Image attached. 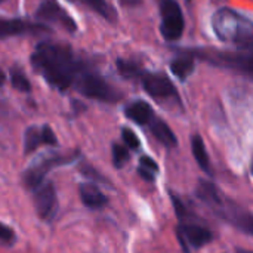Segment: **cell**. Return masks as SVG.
<instances>
[{
	"mask_svg": "<svg viewBox=\"0 0 253 253\" xmlns=\"http://www.w3.org/2000/svg\"><path fill=\"white\" fill-rule=\"evenodd\" d=\"M148 125H150V130H151L153 136L159 142H162L165 147L172 148V147L178 145V139H176L173 130L169 127V125L166 122H163L162 119H153Z\"/></svg>",
	"mask_w": 253,
	"mask_h": 253,
	"instance_id": "16",
	"label": "cell"
},
{
	"mask_svg": "<svg viewBox=\"0 0 253 253\" xmlns=\"http://www.w3.org/2000/svg\"><path fill=\"white\" fill-rule=\"evenodd\" d=\"M83 3L87 4L90 9H93L96 13H99L101 16H104L110 22H114L116 18H117L114 9L105 0H83Z\"/></svg>",
	"mask_w": 253,
	"mask_h": 253,
	"instance_id": "20",
	"label": "cell"
},
{
	"mask_svg": "<svg viewBox=\"0 0 253 253\" xmlns=\"http://www.w3.org/2000/svg\"><path fill=\"white\" fill-rule=\"evenodd\" d=\"M15 239V233L10 227L0 222V240L3 242H12Z\"/></svg>",
	"mask_w": 253,
	"mask_h": 253,
	"instance_id": "27",
	"label": "cell"
},
{
	"mask_svg": "<svg viewBox=\"0 0 253 253\" xmlns=\"http://www.w3.org/2000/svg\"><path fill=\"white\" fill-rule=\"evenodd\" d=\"M36 18L43 22H56L70 33L77 30L74 19L56 0H43L36 10Z\"/></svg>",
	"mask_w": 253,
	"mask_h": 253,
	"instance_id": "9",
	"label": "cell"
},
{
	"mask_svg": "<svg viewBox=\"0 0 253 253\" xmlns=\"http://www.w3.org/2000/svg\"><path fill=\"white\" fill-rule=\"evenodd\" d=\"M191 151H193V156H194V159L197 160L199 166H200L205 172L212 173L209 154H208V151H206V145H205L203 138H202L200 135H193V136H191Z\"/></svg>",
	"mask_w": 253,
	"mask_h": 253,
	"instance_id": "17",
	"label": "cell"
},
{
	"mask_svg": "<svg viewBox=\"0 0 253 253\" xmlns=\"http://www.w3.org/2000/svg\"><path fill=\"white\" fill-rule=\"evenodd\" d=\"M50 28L44 24H34L28 22L25 19H9V18H0V39H7L13 36H21L25 33L40 34V33H49Z\"/></svg>",
	"mask_w": 253,
	"mask_h": 253,
	"instance_id": "11",
	"label": "cell"
},
{
	"mask_svg": "<svg viewBox=\"0 0 253 253\" xmlns=\"http://www.w3.org/2000/svg\"><path fill=\"white\" fill-rule=\"evenodd\" d=\"M70 1H74V0H70Z\"/></svg>",
	"mask_w": 253,
	"mask_h": 253,
	"instance_id": "33",
	"label": "cell"
},
{
	"mask_svg": "<svg viewBox=\"0 0 253 253\" xmlns=\"http://www.w3.org/2000/svg\"><path fill=\"white\" fill-rule=\"evenodd\" d=\"M141 83L144 90L154 99H170L175 98L179 101L178 98V90L175 87V84L170 82V79L163 74V73H151V71H144L141 74Z\"/></svg>",
	"mask_w": 253,
	"mask_h": 253,
	"instance_id": "7",
	"label": "cell"
},
{
	"mask_svg": "<svg viewBox=\"0 0 253 253\" xmlns=\"http://www.w3.org/2000/svg\"><path fill=\"white\" fill-rule=\"evenodd\" d=\"M34 208L42 221L49 222L55 218L58 211V199L52 182H43L34 190Z\"/></svg>",
	"mask_w": 253,
	"mask_h": 253,
	"instance_id": "8",
	"label": "cell"
},
{
	"mask_svg": "<svg viewBox=\"0 0 253 253\" xmlns=\"http://www.w3.org/2000/svg\"><path fill=\"white\" fill-rule=\"evenodd\" d=\"M125 114L129 120H132L133 123H136L139 126H145L154 119V110L151 108V105L148 102H145L142 99H138V101L129 104L125 108Z\"/></svg>",
	"mask_w": 253,
	"mask_h": 253,
	"instance_id": "14",
	"label": "cell"
},
{
	"mask_svg": "<svg viewBox=\"0 0 253 253\" xmlns=\"http://www.w3.org/2000/svg\"><path fill=\"white\" fill-rule=\"evenodd\" d=\"M79 193H80L82 203L89 209H102L108 203V199L104 196V193L99 190V187H96L92 182L80 184Z\"/></svg>",
	"mask_w": 253,
	"mask_h": 253,
	"instance_id": "13",
	"label": "cell"
},
{
	"mask_svg": "<svg viewBox=\"0 0 253 253\" xmlns=\"http://www.w3.org/2000/svg\"><path fill=\"white\" fill-rule=\"evenodd\" d=\"M178 240L185 253H190V248L200 249L212 242V233L197 224H181L176 228Z\"/></svg>",
	"mask_w": 253,
	"mask_h": 253,
	"instance_id": "10",
	"label": "cell"
},
{
	"mask_svg": "<svg viewBox=\"0 0 253 253\" xmlns=\"http://www.w3.org/2000/svg\"><path fill=\"white\" fill-rule=\"evenodd\" d=\"M129 148L122 144H113V165L117 169H122L129 162Z\"/></svg>",
	"mask_w": 253,
	"mask_h": 253,
	"instance_id": "22",
	"label": "cell"
},
{
	"mask_svg": "<svg viewBox=\"0 0 253 253\" xmlns=\"http://www.w3.org/2000/svg\"><path fill=\"white\" fill-rule=\"evenodd\" d=\"M122 138H123V142L127 148L130 150H139L141 147V142H139V138L136 136V133L129 129V127H123L122 129Z\"/></svg>",
	"mask_w": 253,
	"mask_h": 253,
	"instance_id": "23",
	"label": "cell"
},
{
	"mask_svg": "<svg viewBox=\"0 0 253 253\" xmlns=\"http://www.w3.org/2000/svg\"><path fill=\"white\" fill-rule=\"evenodd\" d=\"M73 86L83 96L107 104L119 102L123 98V93L119 89L110 84L101 74H96L95 71L89 70V67L76 79Z\"/></svg>",
	"mask_w": 253,
	"mask_h": 253,
	"instance_id": "4",
	"label": "cell"
},
{
	"mask_svg": "<svg viewBox=\"0 0 253 253\" xmlns=\"http://www.w3.org/2000/svg\"><path fill=\"white\" fill-rule=\"evenodd\" d=\"M236 253H253L252 251H248V249H240V248H237L236 249Z\"/></svg>",
	"mask_w": 253,
	"mask_h": 253,
	"instance_id": "31",
	"label": "cell"
},
{
	"mask_svg": "<svg viewBox=\"0 0 253 253\" xmlns=\"http://www.w3.org/2000/svg\"><path fill=\"white\" fill-rule=\"evenodd\" d=\"M160 33L168 42L179 40L184 33V15L176 0H160Z\"/></svg>",
	"mask_w": 253,
	"mask_h": 253,
	"instance_id": "5",
	"label": "cell"
},
{
	"mask_svg": "<svg viewBox=\"0 0 253 253\" xmlns=\"http://www.w3.org/2000/svg\"><path fill=\"white\" fill-rule=\"evenodd\" d=\"M119 1L122 6H126V7H135L142 3V0H119Z\"/></svg>",
	"mask_w": 253,
	"mask_h": 253,
	"instance_id": "29",
	"label": "cell"
},
{
	"mask_svg": "<svg viewBox=\"0 0 253 253\" xmlns=\"http://www.w3.org/2000/svg\"><path fill=\"white\" fill-rule=\"evenodd\" d=\"M40 145H44L42 127H39V126H31V127H28V129L25 130V135H24V153H25V154H31V153H34Z\"/></svg>",
	"mask_w": 253,
	"mask_h": 253,
	"instance_id": "18",
	"label": "cell"
},
{
	"mask_svg": "<svg viewBox=\"0 0 253 253\" xmlns=\"http://www.w3.org/2000/svg\"><path fill=\"white\" fill-rule=\"evenodd\" d=\"M138 173H139L145 181H148V182H154V179H156L154 172H151V170H148V169H145V168H142V166H139Z\"/></svg>",
	"mask_w": 253,
	"mask_h": 253,
	"instance_id": "28",
	"label": "cell"
},
{
	"mask_svg": "<svg viewBox=\"0 0 253 253\" xmlns=\"http://www.w3.org/2000/svg\"><path fill=\"white\" fill-rule=\"evenodd\" d=\"M1 1H4V0H0V3H1Z\"/></svg>",
	"mask_w": 253,
	"mask_h": 253,
	"instance_id": "32",
	"label": "cell"
},
{
	"mask_svg": "<svg viewBox=\"0 0 253 253\" xmlns=\"http://www.w3.org/2000/svg\"><path fill=\"white\" fill-rule=\"evenodd\" d=\"M79 156V151L73 153V154H68V156H58V154H53V156H49V157H44L42 159L39 163L33 165L31 168H28L25 172H24V184L27 188L30 190H36L37 187H40L47 175V172L53 168H58V166H62V165H68L71 162H74Z\"/></svg>",
	"mask_w": 253,
	"mask_h": 253,
	"instance_id": "6",
	"label": "cell"
},
{
	"mask_svg": "<svg viewBox=\"0 0 253 253\" xmlns=\"http://www.w3.org/2000/svg\"><path fill=\"white\" fill-rule=\"evenodd\" d=\"M116 65H117L119 73H120L125 79H136V77H141V74L144 73L141 64L136 62V61H129V59L119 58V59L116 61Z\"/></svg>",
	"mask_w": 253,
	"mask_h": 253,
	"instance_id": "19",
	"label": "cell"
},
{
	"mask_svg": "<svg viewBox=\"0 0 253 253\" xmlns=\"http://www.w3.org/2000/svg\"><path fill=\"white\" fill-rule=\"evenodd\" d=\"M42 132H43L44 145H56L58 144V139H56L55 132L52 130V127H49L47 125H44V126H42Z\"/></svg>",
	"mask_w": 253,
	"mask_h": 253,
	"instance_id": "24",
	"label": "cell"
},
{
	"mask_svg": "<svg viewBox=\"0 0 253 253\" xmlns=\"http://www.w3.org/2000/svg\"><path fill=\"white\" fill-rule=\"evenodd\" d=\"M196 193H197V197L206 206H209L216 215H219L222 212V209H224L227 202L222 200V197H221L218 188L215 187V184H212L209 181H205V179H200Z\"/></svg>",
	"mask_w": 253,
	"mask_h": 253,
	"instance_id": "12",
	"label": "cell"
},
{
	"mask_svg": "<svg viewBox=\"0 0 253 253\" xmlns=\"http://www.w3.org/2000/svg\"><path fill=\"white\" fill-rule=\"evenodd\" d=\"M184 52L190 53L194 59H200L209 62L215 67L233 70L242 73L245 76H252V55L251 52H228V50H216V49H182Z\"/></svg>",
	"mask_w": 253,
	"mask_h": 253,
	"instance_id": "3",
	"label": "cell"
},
{
	"mask_svg": "<svg viewBox=\"0 0 253 253\" xmlns=\"http://www.w3.org/2000/svg\"><path fill=\"white\" fill-rule=\"evenodd\" d=\"M139 165L142 166V168H145V169H148V170H151V172H159V165L151 159V157H147V156H142L141 159H139Z\"/></svg>",
	"mask_w": 253,
	"mask_h": 253,
	"instance_id": "26",
	"label": "cell"
},
{
	"mask_svg": "<svg viewBox=\"0 0 253 253\" xmlns=\"http://www.w3.org/2000/svg\"><path fill=\"white\" fill-rule=\"evenodd\" d=\"M212 27L222 42H231L237 46L252 49V22L233 9H221L212 18Z\"/></svg>",
	"mask_w": 253,
	"mask_h": 253,
	"instance_id": "2",
	"label": "cell"
},
{
	"mask_svg": "<svg viewBox=\"0 0 253 253\" xmlns=\"http://www.w3.org/2000/svg\"><path fill=\"white\" fill-rule=\"evenodd\" d=\"M10 83L19 92H24V93H30L31 92V83H30V80L25 77V74L19 68L13 67L10 70Z\"/></svg>",
	"mask_w": 253,
	"mask_h": 253,
	"instance_id": "21",
	"label": "cell"
},
{
	"mask_svg": "<svg viewBox=\"0 0 253 253\" xmlns=\"http://www.w3.org/2000/svg\"><path fill=\"white\" fill-rule=\"evenodd\" d=\"M170 197H172V203H173V206H175L176 216H178L181 221H184V219H185V216H187V209H185V206H184L182 200H179L175 194H170Z\"/></svg>",
	"mask_w": 253,
	"mask_h": 253,
	"instance_id": "25",
	"label": "cell"
},
{
	"mask_svg": "<svg viewBox=\"0 0 253 253\" xmlns=\"http://www.w3.org/2000/svg\"><path fill=\"white\" fill-rule=\"evenodd\" d=\"M31 65L52 87L67 90L89 67L74 50L61 43L42 42L31 55Z\"/></svg>",
	"mask_w": 253,
	"mask_h": 253,
	"instance_id": "1",
	"label": "cell"
},
{
	"mask_svg": "<svg viewBox=\"0 0 253 253\" xmlns=\"http://www.w3.org/2000/svg\"><path fill=\"white\" fill-rule=\"evenodd\" d=\"M179 52V56H176L170 64V71L175 77H178L179 80H187L193 73H194V67H196V62H194V58L184 52L182 49H178Z\"/></svg>",
	"mask_w": 253,
	"mask_h": 253,
	"instance_id": "15",
	"label": "cell"
},
{
	"mask_svg": "<svg viewBox=\"0 0 253 253\" xmlns=\"http://www.w3.org/2000/svg\"><path fill=\"white\" fill-rule=\"evenodd\" d=\"M4 82H6V74H4V71L0 68V86H1Z\"/></svg>",
	"mask_w": 253,
	"mask_h": 253,
	"instance_id": "30",
	"label": "cell"
}]
</instances>
